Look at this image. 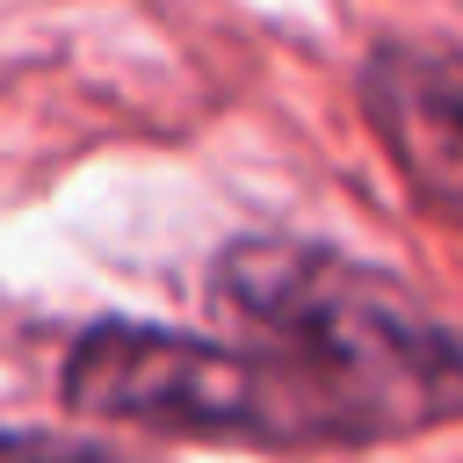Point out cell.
<instances>
[{
  "label": "cell",
  "mask_w": 463,
  "mask_h": 463,
  "mask_svg": "<svg viewBox=\"0 0 463 463\" xmlns=\"http://www.w3.org/2000/svg\"><path fill=\"white\" fill-rule=\"evenodd\" d=\"M362 109L420 210L463 224V51H376L362 72Z\"/></svg>",
  "instance_id": "cell-3"
},
{
  "label": "cell",
  "mask_w": 463,
  "mask_h": 463,
  "mask_svg": "<svg viewBox=\"0 0 463 463\" xmlns=\"http://www.w3.org/2000/svg\"><path fill=\"white\" fill-rule=\"evenodd\" d=\"M65 405L116 427L275 441V383L253 354H232L195 333L137 326V318H101L72 340Z\"/></svg>",
  "instance_id": "cell-2"
},
{
  "label": "cell",
  "mask_w": 463,
  "mask_h": 463,
  "mask_svg": "<svg viewBox=\"0 0 463 463\" xmlns=\"http://www.w3.org/2000/svg\"><path fill=\"white\" fill-rule=\"evenodd\" d=\"M210 297L260 340L275 441H391L463 420V340L354 253L239 239L217 253Z\"/></svg>",
  "instance_id": "cell-1"
}]
</instances>
